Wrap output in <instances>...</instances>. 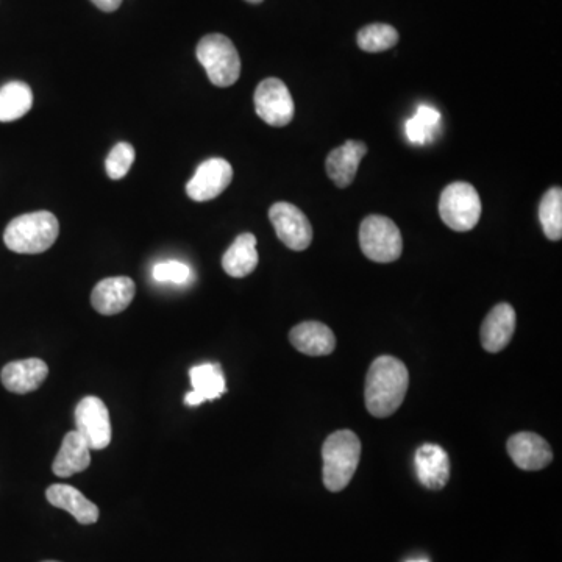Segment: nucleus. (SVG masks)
<instances>
[{
  "instance_id": "8",
  "label": "nucleus",
  "mask_w": 562,
  "mask_h": 562,
  "mask_svg": "<svg viewBox=\"0 0 562 562\" xmlns=\"http://www.w3.org/2000/svg\"><path fill=\"white\" fill-rule=\"evenodd\" d=\"M255 110L266 124L272 127H285L294 119V99L288 86L280 79H266L255 91Z\"/></svg>"
},
{
  "instance_id": "4",
  "label": "nucleus",
  "mask_w": 562,
  "mask_h": 562,
  "mask_svg": "<svg viewBox=\"0 0 562 562\" xmlns=\"http://www.w3.org/2000/svg\"><path fill=\"white\" fill-rule=\"evenodd\" d=\"M196 55L214 86L227 88L238 82L241 58L235 44L227 36L221 33L203 36L197 44Z\"/></svg>"
},
{
  "instance_id": "1",
  "label": "nucleus",
  "mask_w": 562,
  "mask_h": 562,
  "mask_svg": "<svg viewBox=\"0 0 562 562\" xmlns=\"http://www.w3.org/2000/svg\"><path fill=\"white\" fill-rule=\"evenodd\" d=\"M410 374L394 356H380L369 367L366 377V408L374 417L392 416L405 400Z\"/></svg>"
},
{
  "instance_id": "7",
  "label": "nucleus",
  "mask_w": 562,
  "mask_h": 562,
  "mask_svg": "<svg viewBox=\"0 0 562 562\" xmlns=\"http://www.w3.org/2000/svg\"><path fill=\"white\" fill-rule=\"evenodd\" d=\"M75 431L91 450L107 449L111 442V420L107 405L99 397H85L75 408Z\"/></svg>"
},
{
  "instance_id": "13",
  "label": "nucleus",
  "mask_w": 562,
  "mask_h": 562,
  "mask_svg": "<svg viewBox=\"0 0 562 562\" xmlns=\"http://www.w3.org/2000/svg\"><path fill=\"white\" fill-rule=\"evenodd\" d=\"M516 311L509 303H500L489 311L481 325V346L489 353L502 352L516 331Z\"/></svg>"
},
{
  "instance_id": "2",
  "label": "nucleus",
  "mask_w": 562,
  "mask_h": 562,
  "mask_svg": "<svg viewBox=\"0 0 562 562\" xmlns=\"http://www.w3.org/2000/svg\"><path fill=\"white\" fill-rule=\"evenodd\" d=\"M60 224L50 211H35L15 217L4 232L5 246L22 255H38L54 246Z\"/></svg>"
},
{
  "instance_id": "25",
  "label": "nucleus",
  "mask_w": 562,
  "mask_h": 562,
  "mask_svg": "<svg viewBox=\"0 0 562 562\" xmlns=\"http://www.w3.org/2000/svg\"><path fill=\"white\" fill-rule=\"evenodd\" d=\"M358 46L369 54H378L392 49L399 43V32L389 24H370L361 29L356 36Z\"/></svg>"
},
{
  "instance_id": "10",
  "label": "nucleus",
  "mask_w": 562,
  "mask_h": 562,
  "mask_svg": "<svg viewBox=\"0 0 562 562\" xmlns=\"http://www.w3.org/2000/svg\"><path fill=\"white\" fill-rule=\"evenodd\" d=\"M233 180L232 164L224 158H210L197 168L186 185V193L196 202H208L221 196Z\"/></svg>"
},
{
  "instance_id": "14",
  "label": "nucleus",
  "mask_w": 562,
  "mask_h": 562,
  "mask_svg": "<svg viewBox=\"0 0 562 562\" xmlns=\"http://www.w3.org/2000/svg\"><path fill=\"white\" fill-rule=\"evenodd\" d=\"M49 366L38 358L11 361L0 372V380L7 391L13 394H29L46 381Z\"/></svg>"
},
{
  "instance_id": "6",
  "label": "nucleus",
  "mask_w": 562,
  "mask_h": 562,
  "mask_svg": "<svg viewBox=\"0 0 562 562\" xmlns=\"http://www.w3.org/2000/svg\"><path fill=\"white\" fill-rule=\"evenodd\" d=\"M360 246L369 260L392 263L402 257V233L389 217L372 214L361 224Z\"/></svg>"
},
{
  "instance_id": "16",
  "label": "nucleus",
  "mask_w": 562,
  "mask_h": 562,
  "mask_svg": "<svg viewBox=\"0 0 562 562\" xmlns=\"http://www.w3.org/2000/svg\"><path fill=\"white\" fill-rule=\"evenodd\" d=\"M47 502L55 508L65 509L82 525H93L99 520V508L79 489L69 484H52L46 491Z\"/></svg>"
},
{
  "instance_id": "27",
  "label": "nucleus",
  "mask_w": 562,
  "mask_h": 562,
  "mask_svg": "<svg viewBox=\"0 0 562 562\" xmlns=\"http://www.w3.org/2000/svg\"><path fill=\"white\" fill-rule=\"evenodd\" d=\"M191 267L182 261H163L153 266L152 277L158 283H175V285H185L191 280Z\"/></svg>"
},
{
  "instance_id": "3",
  "label": "nucleus",
  "mask_w": 562,
  "mask_h": 562,
  "mask_svg": "<svg viewBox=\"0 0 562 562\" xmlns=\"http://www.w3.org/2000/svg\"><path fill=\"white\" fill-rule=\"evenodd\" d=\"M361 458V442L353 431L330 434L322 447L324 484L330 492L346 489L355 475Z\"/></svg>"
},
{
  "instance_id": "9",
  "label": "nucleus",
  "mask_w": 562,
  "mask_h": 562,
  "mask_svg": "<svg viewBox=\"0 0 562 562\" xmlns=\"http://www.w3.org/2000/svg\"><path fill=\"white\" fill-rule=\"evenodd\" d=\"M269 219L274 225L278 239L288 249L302 252L311 246L313 227L308 217L296 205L288 202L274 203L269 210Z\"/></svg>"
},
{
  "instance_id": "17",
  "label": "nucleus",
  "mask_w": 562,
  "mask_h": 562,
  "mask_svg": "<svg viewBox=\"0 0 562 562\" xmlns=\"http://www.w3.org/2000/svg\"><path fill=\"white\" fill-rule=\"evenodd\" d=\"M367 153V146L361 141H347L327 157V174L338 188H347L355 180L361 160Z\"/></svg>"
},
{
  "instance_id": "19",
  "label": "nucleus",
  "mask_w": 562,
  "mask_h": 562,
  "mask_svg": "<svg viewBox=\"0 0 562 562\" xmlns=\"http://www.w3.org/2000/svg\"><path fill=\"white\" fill-rule=\"evenodd\" d=\"M91 466V449L77 431H69L61 442L52 470L60 478L80 474Z\"/></svg>"
},
{
  "instance_id": "12",
  "label": "nucleus",
  "mask_w": 562,
  "mask_h": 562,
  "mask_svg": "<svg viewBox=\"0 0 562 562\" xmlns=\"http://www.w3.org/2000/svg\"><path fill=\"white\" fill-rule=\"evenodd\" d=\"M508 453L519 469L536 470L545 469L553 461L552 447L536 433H517L508 441Z\"/></svg>"
},
{
  "instance_id": "23",
  "label": "nucleus",
  "mask_w": 562,
  "mask_h": 562,
  "mask_svg": "<svg viewBox=\"0 0 562 562\" xmlns=\"http://www.w3.org/2000/svg\"><path fill=\"white\" fill-rule=\"evenodd\" d=\"M189 378H191L193 391L197 392L205 402L219 399L227 391L224 372L217 363L194 366L193 369L189 370Z\"/></svg>"
},
{
  "instance_id": "26",
  "label": "nucleus",
  "mask_w": 562,
  "mask_h": 562,
  "mask_svg": "<svg viewBox=\"0 0 562 562\" xmlns=\"http://www.w3.org/2000/svg\"><path fill=\"white\" fill-rule=\"evenodd\" d=\"M136 153L132 144L119 143L108 153L107 161H105V169H107L108 177L111 180H121L125 175L129 174L130 168L135 161Z\"/></svg>"
},
{
  "instance_id": "11",
  "label": "nucleus",
  "mask_w": 562,
  "mask_h": 562,
  "mask_svg": "<svg viewBox=\"0 0 562 562\" xmlns=\"http://www.w3.org/2000/svg\"><path fill=\"white\" fill-rule=\"evenodd\" d=\"M135 281L129 277H110L97 283L91 305L102 316H114L129 308L135 299Z\"/></svg>"
},
{
  "instance_id": "28",
  "label": "nucleus",
  "mask_w": 562,
  "mask_h": 562,
  "mask_svg": "<svg viewBox=\"0 0 562 562\" xmlns=\"http://www.w3.org/2000/svg\"><path fill=\"white\" fill-rule=\"evenodd\" d=\"M91 2H93L99 10L105 11V13L118 10L122 4V0H91Z\"/></svg>"
},
{
  "instance_id": "5",
  "label": "nucleus",
  "mask_w": 562,
  "mask_h": 562,
  "mask_svg": "<svg viewBox=\"0 0 562 562\" xmlns=\"http://www.w3.org/2000/svg\"><path fill=\"white\" fill-rule=\"evenodd\" d=\"M439 214L447 227L455 232H469L481 217V199L470 183L456 182L442 191Z\"/></svg>"
},
{
  "instance_id": "30",
  "label": "nucleus",
  "mask_w": 562,
  "mask_h": 562,
  "mask_svg": "<svg viewBox=\"0 0 562 562\" xmlns=\"http://www.w3.org/2000/svg\"><path fill=\"white\" fill-rule=\"evenodd\" d=\"M410 562H428V561H410Z\"/></svg>"
},
{
  "instance_id": "29",
  "label": "nucleus",
  "mask_w": 562,
  "mask_h": 562,
  "mask_svg": "<svg viewBox=\"0 0 562 562\" xmlns=\"http://www.w3.org/2000/svg\"><path fill=\"white\" fill-rule=\"evenodd\" d=\"M247 2H249V4H261L263 0H247Z\"/></svg>"
},
{
  "instance_id": "18",
  "label": "nucleus",
  "mask_w": 562,
  "mask_h": 562,
  "mask_svg": "<svg viewBox=\"0 0 562 562\" xmlns=\"http://www.w3.org/2000/svg\"><path fill=\"white\" fill-rule=\"evenodd\" d=\"M294 349L303 355L325 356L333 353L336 347L335 333L322 322H302L289 333Z\"/></svg>"
},
{
  "instance_id": "22",
  "label": "nucleus",
  "mask_w": 562,
  "mask_h": 562,
  "mask_svg": "<svg viewBox=\"0 0 562 562\" xmlns=\"http://www.w3.org/2000/svg\"><path fill=\"white\" fill-rule=\"evenodd\" d=\"M442 129V116L430 105H420L413 118L405 124L406 138L416 146H427L438 138Z\"/></svg>"
},
{
  "instance_id": "15",
  "label": "nucleus",
  "mask_w": 562,
  "mask_h": 562,
  "mask_svg": "<svg viewBox=\"0 0 562 562\" xmlns=\"http://www.w3.org/2000/svg\"><path fill=\"white\" fill-rule=\"evenodd\" d=\"M417 478L425 488L441 491L450 480V459L436 444H425L416 452Z\"/></svg>"
},
{
  "instance_id": "24",
  "label": "nucleus",
  "mask_w": 562,
  "mask_h": 562,
  "mask_svg": "<svg viewBox=\"0 0 562 562\" xmlns=\"http://www.w3.org/2000/svg\"><path fill=\"white\" fill-rule=\"evenodd\" d=\"M542 230L550 241L562 238V189H548L539 205Z\"/></svg>"
},
{
  "instance_id": "31",
  "label": "nucleus",
  "mask_w": 562,
  "mask_h": 562,
  "mask_svg": "<svg viewBox=\"0 0 562 562\" xmlns=\"http://www.w3.org/2000/svg\"><path fill=\"white\" fill-rule=\"evenodd\" d=\"M43 562H58V561H43Z\"/></svg>"
},
{
  "instance_id": "20",
  "label": "nucleus",
  "mask_w": 562,
  "mask_h": 562,
  "mask_svg": "<svg viewBox=\"0 0 562 562\" xmlns=\"http://www.w3.org/2000/svg\"><path fill=\"white\" fill-rule=\"evenodd\" d=\"M258 261L257 238L252 233H242L224 253L222 267L230 277L244 278L257 269Z\"/></svg>"
},
{
  "instance_id": "21",
  "label": "nucleus",
  "mask_w": 562,
  "mask_h": 562,
  "mask_svg": "<svg viewBox=\"0 0 562 562\" xmlns=\"http://www.w3.org/2000/svg\"><path fill=\"white\" fill-rule=\"evenodd\" d=\"M33 107V93L27 83L10 82L0 88V122L24 118Z\"/></svg>"
}]
</instances>
